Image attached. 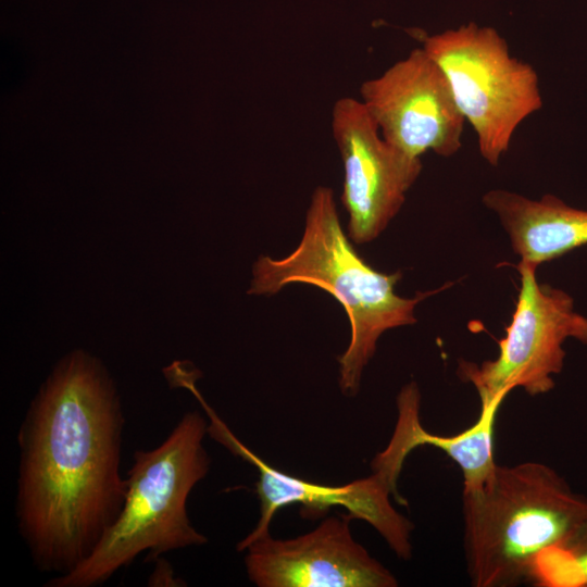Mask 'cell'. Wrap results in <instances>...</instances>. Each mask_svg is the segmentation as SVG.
<instances>
[{
    "instance_id": "5",
    "label": "cell",
    "mask_w": 587,
    "mask_h": 587,
    "mask_svg": "<svg viewBox=\"0 0 587 587\" xmlns=\"http://www.w3.org/2000/svg\"><path fill=\"white\" fill-rule=\"evenodd\" d=\"M422 42L446 74L479 153L497 165L520 124L542 107L537 72L510 53L495 28L473 22L425 36Z\"/></svg>"
},
{
    "instance_id": "14",
    "label": "cell",
    "mask_w": 587,
    "mask_h": 587,
    "mask_svg": "<svg viewBox=\"0 0 587 587\" xmlns=\"http://www.w3.org/2000/svg\"><path fill=\"white\" fill-rule=\"evenodd\" d=\"M155 569L149 579V586H177L171 565L162 558H157Z\"/></svg>"
},
{
    "instance_id": "10",
    "label": "cell",
    "mask_w": 587,
    "mask_h": 587,
    "mask_svg": "<svg viewBox=\"0 0 587 587\" xmlns=\"http://www.w3.org/2000/svg\"><path fill=\"white\" fill-rule=\"evenodd\" d=\"M347 512L292 539L267 535L245 551L249 579L259 587H395L397 578L358 544Z\"/></svg>"
},
{
    "instance_id": "3",
    "label": "cell",
    "mask_w": 587,
    "mask_h": 587,
    "mask_svg": "<svg viewBox=\"0 0 587 587\" xmlns=\"http://www.w3.org/2000/svg\"><path fill=\"white\" fill-rule=\"evenodd\" d=\"M464 553L475 587L534 580L538 561L587 517V497L540 462L497 465L486 483L463 490Z\"/></svg>"
},
{
    "instance_id": "9",
    "label": "cell",
    "mask_w": 587,
    "mask_h": 587,
    "mask_svg": "<svg viewBox=\"0 0 587 587\" xmlns=\"http://www.w3.org/2000/svg\"><path fill=\"white\" fill-rule=\"evenodd\" d=\"M198 401L209 416L208 434L211 438L252 464L259 473L255 490L260 501V519L252 532L237 545L238 551H245L250 544L270 535L272 519L284 507L300 504L301 513L310 517L340 505L353 519L371 524L398 558H411L410 539L414 526L392 507L389 497L394 494L376 474L342 486H326L283 473L245 446L202 396Z\"/></svg>"
},
{
    "instance_id": "7",
    "label": "cell",
    "mask_w": 587,
    "mask_h": 587,
    "mask_svg": "<svg viewBox=\"0 0 587 587\" xmlns=\"http://www.w3.org/2000/svg\"><path fill=\"white\" fill-rule=\"evenodd\" d=\"M360 100L382 137L410 157H451L462 147L465 118L446 74L422 47L363 82Z\"/></svg>"
},
{
    "instance_id": "4",
    "label": "cell",
    "mask_w": 587,
    "mask_h": 587,
    "mask_svg": "<svg viewBox=\"0 0 587 587\" xmlns=\"http://www.w3.org/2000/svg\"><path fill=\"white\" fill-rule=\"evenodd\" d=\"M207 433L204 417L191 411L161 445L136 450L118 517L83 563L51 577L46 586H98L143 551H148V560H155L168 551L205 544L207 537L190 523L187 499L210 467L202 444Z\"/></svg>"
},
{
    "instance_id": "6",
    "label": "cell",
    "mask_w": 587,
    "mask_h": 587,
    "mask_svg": "<svg viewBox=\"0 0 587 587\" xmlns=\"http://www.w3.org/2000/svg\"><path fill=\"white\" fill-rule=\"evenodd\" d=\"M537 267L520 262L521 288L510 325L499 341V354L480 365L461 361L459 375L476 388L480 403L504 399L522 387L532 396L550 391L553 375L564 365L563 344L572 337L573 298L536 279Z\"/></svg>"
},
{
    "instance_id": "1",
    "label": "cell",
    "mask_w": 587,
    "mask_h": 587,
    "mask_svg": "<svg viewBox=\"0 0 587 587\" xmlns=\"http://www.w3.org/2000/svg\"><path fill=\"white\" fill-rule=\"evenodd\" d=\"M122 405L91 355H66L18 432L16 517L35 566L64 575L96 549L127 492L121 475Z\"/></svg>"
},
{
    "instance_id": "2",
    "label": "cell",
    "mask_w": 587,
    "mask_h": 587,
    "mask_svg": "<svg viewBox=\"0 0 587 587\" xmlns=\"http://www.w3.org/2000/svg\"><path fill=\"white\" fill-rule=\"evenodd\" d=\"M401 273L374 270L361 258L344 232L332 188L312 192L298 246L286 257L260 255L252 266L249 295L272 296L301 283L332 295L346 311L351 336L338 358L342 394L354 396L377 340L389 329L414 324L415 308L430 292L404 298L395 292Z\"/></svg>"
},
{
    "instance_id": "8",
    "label": "cell",
    "mask_w": 587,
    "mask_h": 587,
    "mask_svg": "<svg viewBox=\"0 0 587 587\" xmlns=\"http://www.w3.org/2000/svg\"><path fill=\"white\" fill-rule=\"evenodd\" d=\"M332 133L344 166L341 202L348 236L357 245L376 239L402 208L422 171L380 135L360 99L342 97L332 111Z\"/></svg>"
},
{
    "instance_id": "11",
    "label": "cell",
    "mask_w": 587,
    "mask_h": 587,
    "mask_svg": "<svg viewBox=\"0 0 587 587\" xmlns=\"http://www.w3.org/2000/svg\"><path fill=\"white\" fill-rule=\"evenodd\" d=\"M504 399L480 403L478 420L465 430L452 436L426 432L420 422L421 395L415 383L407 384L397 398L398 419L387 447L372 461L373 473L380 477L398 496L397 480L408 454L420 446L440 449L454 461L463 473V490L482 487L497 467L494 457V435L497 413Z\"/></svg>"
},
{
    "instance_id": "15",
    "label": "cell",
    "mask_w": 587,
    "mask_h": 587,
    "mask_svg": "<svg viewBox=\"0 0 587 587\" xmlns=\"http://www.w3.org/2000/svg\"><path fill=\"white\" fill-rule=\"evenodd\" d=\"M572 337L587 344V317L576 314Z\"/></svg>"
},
{
    "instance_id": "13",
    "label": "cell",
    "mask_w": 587,
    "mask_h": 587,
    "mask_svg": "<svg viewBox=\"0 0 587 587\" xmlns=\"http://www.w3.org/2000/svg\"><path fill=\"white\" fill-rule=\"evenodd\" d=\"M534 582L541 586H587V517L564 545L538 561Z\"/></svg>"
},
{
    "instance_id": "12",
    "label": "cell",
    "mask_w": 587,
    "mask_h": 587,
    "mask_svg": "<svg viewBox=\"0 0 587 587\" xmlns=\"http://www.w3.org/2000/svg\"><path fill=\"white\" fill-rule=\"evenodd\" d=\"M483 202L498 215L520 262L538 267L587 243V210L573 208L555 196L534 200L492 189Z\"/></svg>"
}]
</instances>
